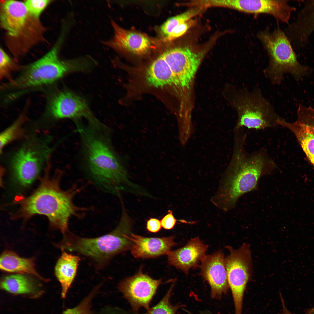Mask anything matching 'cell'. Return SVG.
I'll list each match as a JSON object with an SVG mask.
<instances>
[{"mask_svg": "<svg viewBox=\"0 0 314 314\" xmlns=\"http://www.w3.org/2000/svg\"><path fill=\"white\" fill-rule=\"evenodd\" d=\"M161 283V279H153L140 270L121 281L118 288L134 311H137L142 307L148 311L150 303Z\"/></svg>", "mask_w": 314, "mask_h": 314, "instance_id": "cell-13", "label": "cell"}, {"mask_svg": "<svg viewBox=\"0 0 314 314\" xmlns=\"http://www.w3.org/2000/svg\"><path fill=\"white\" fill-rule=\"evenodd\" d=\"M49 109L57 119H71L77 122L84 118L90 124L101 123L94 115L85 100L70 91H61L55 95L50 101Z\"/></svg>", "mask_w": 314, "mask_h": 314, "instance_id": "cell-12", "label": "cell"}, {"mask_svg": "<svg viewBox=\"0 0 314 314\" xmlns=\"http://www.w3.org/2000/svg\"><path fill=\"white\" fill-rule=\"evenodd\" d=\"M257 37L269 58L264 74L273 84L281 83L285 73L290 74L298 80L311 72V68L298 62L290 40L280 28L272 32L267 29L261 31Z\"/></svg>", "mask_w": 314, "mask_h": 314, "instance_id": "cell-7", "label": "cell"}, {"mask_svg": "<svg viewBox=\"0 0 314 314\" xmlns=\"http://www.w3.org/2000/svg\"><path fill=\"white\" fill-rule=\"evenodd\" d=\"M161 227L160 221L156 218H151L147 221V229L151 232H157L160 230Z\"/></svg>", "mask_w": 314, "mask_h": 314, "instance_id": "cell-32", "label": "cell"}, {"mask_svg": "<svg viewBox=\"0 0 314 314\" xmlns=\"http://www.w3.org/2000/svg\"><path fill=\"white\" fill-rule=\"evenodd\" d=\"M126 237L133 242L131 252L135 258H151L167 254L176 245L174 237L148 238L131 233Z\"/></svg>", "mask_w": 314, "mask_h": 314, "instance_id": "cell-19", "label": "cell"}, {"mask_svg": "<svg viewBox=\"0 0 314 314\" xmlns=\"http://www.w3.org/2000/svg\"><path fill=\"white\" fill-rule=\"evenodd\" d=\"M287 0H210L211 6L224 7L240 12L253 14H265L273 17L277 21L289 24L291 15L296 10Z\"/></svg>", "mask_w": 314, "mask_h": 314, "instance_id": "cell-11", "label": "cell"}, {"mask_svg": "<svg viewBox=\"0 0 314 314\" xmlns=\"http://www.w3.org/2000/svg\"><path fill=\"white\" fill-rule=\"evenodd\" d=\"M280 296L282 303V310L281 312L276 314H293L290 312L286 307L284 301L281 294H280Z\"/></svg>", "mask_w": 314, "mask_h": 314, "instance_id": "cell-33", "label": "cell"}, {"mask_svg": "<svg viewBox=\"0 0 314 314\" xmlns=\"http://www.w3.org/2000/svg\"></svg>", "mask_w": 314, "mask_h": 314, "instance_id": "cell-35", "label": "cell"}, {"mask_svg": "<svg viewBox=\"0 0 314 314\" xmlns=\"http://www.w3.org/2000/svg\"><path fill=\"white\" fill-rule=\"evenodd\" d=\"M114 35L111 40L103 41L104 45L120 52L129 53L137 56L148 53L151 48L149 38L139 33L125 29L111 21Z\"/></svg>", "mask_w": 314, "mask_h": 314, "instance_id": "cell-15", "label": "cell"}, {"mask_svg": "<svg viewBox=\"0 0 314 314\" xmlns=\"http://www.w3.org/2000/svg\"><path fill=\"white\" fill-rule=\"evenodd\" d=\"M1 289L15 294H34L38 289L34 281L26 275H10L2 278L1 281Z\"/></svg>", "mask_w": 314, "mask_h": 314, "instance_id": "cell-23", "label": "cell"}, {"mask_svg": "<svg viewBox=\"0 0 314 314\" xmlns=\"http://www.w3.org/2000/svg\"><path fill=\"white\" fill-rule=\"evenodd\" d=\"M0 13L2 27L14 37L21 33L30 16L24 3L12 0L2 1Z\"/></svg>", "mask_w": 314, "mask_h": 314, "instance_id": "cell-20", "label": "cell"}, {"mask_svg": "<svg viewBox=\"0 0 314 314\" xmlns=\"http://www.w3.org/2000/svg\"><path fill=\"white\" fill-rule=\"evenodd\" d=\"M49 167L48 165L39 186L31 195L16 200L15 203L19 207L14 217L26 220L36 214L44 215L63 236L69 231L70 218L74 216L81 219L84 212L90 209L78 206L74 202V196L82 187L74 184L66 190H62L60 184L62 172H58L51 178Z\"/></svg>", "mask_w": 314, "mask_h": 314, "instance_id": "cell-3", "label": "cell"}, {"mask_svg": "<svg viewBox=\"0 0 314 314\" xmlns=\"http://www.w3.org/2000/svg\"><path fill=\"white\" fill-rule=\"evenodd\" d=\"M55 267L56 276L61 286V296L65 297L76 276L80 258L62 249Z\"/></svg>", "mask_w": 314, "mask_h": 314, "instance_id": "cell-21", "label": "cell"}, {"mask_svg": "<svg viewBox=\"0 0 314 314\" xmlns=\"http://www.w3.org/2000/svg\"><path fill=\"white\" fill-rule=\"evenodd\" d=\"M25 117L21 115L10 126L1 133L0 135V153L4 147L10 142L17 139L23 133L22 124Z\"/></svg>", "mask_w": 314, "mask_h": 314, "instance_id": "cell-25", "label": "cell"}, {"mask_svg": "<svg viewBox=\"0 0 314 314\" xmlns=\"http://www.w3.org/2000/svg\"><path fill=\"white\" fill-rule=\"evenodd\" d=\"M193 21L190 20L174 28L165 38L168 41H172L184 34L192 25Z\"/></svg>", "mask_w": 314, "mask_h": 314, "instance_id": "cell-30", "label": "cell"}, {"mask_svg": "<svg viewBox=\"0 0 314 314\" xmlns=\"http://www.w3.org/2000/svg\"><path fill=\"white\" fill-rule=\"evenodd\" d=\"M77 125L81 138V162L90 182L102 191L119 197L122 191L134 192L139 186L128 179L112 146L108 129L104 125Z\"/></svg>", "mask_w": 314, "mask_h": 314, "instance_id": "cell-1", "label": "cell"}, {"mask_svg": "<svg viewBox=\"0 0 314 314\" xmlns=\"http://www.w3.org/2000/svg\"><path fill=\"white\" fill-rule=\"evenodd\" d=\"M51 1L48 0H27L25 1L24 3L30 16L37 19Z\"/></svg>", "mask_w": 314, "mask_h": 314, "instance_id": "cell-28", "label": "cell"}, {"mask_svg": "<svg viewBox=\"0 0 314 314\" xmlns=\"http://www.w3.org/2000/svg\"><path fill=\"white\" fill-rule=\"evenodd\" d=\"M203 56L202 53L196 52L187 47L168 50L148 68L147 82L153 87L174 86L188 89Z\"/></svg>", "mask_w": 314, "mask_h": 314, "instance_id": "cell-4", "label": "cell"}, {"mask_svg": "<svg viewBox=\"0 0 314 314\" xmlns=\"http://www.w3.org/2000/svg\"><path fill=\"white\" fill-rule=\"evenodd\" d=\"M304 314H314V306L312 308L308 309Z\"/></svg>", "mask_w": 314, "mask_h": 314, "instance_id": "cell-34", "label": "cell"}, {"mask_svg": "<svg viewBox=\"0 0 314 314\" xmlns=\"http://www.w3.org/2000/svg\"><path fill=\"white\" fill-rule=\"evenodd\" d=\"M314 31V0L307 1L297 13L295 21L286 28L285 33L292 47L300 49L306 45Z\"/></svg>", "mask_w": 314, "mask_h": 314, "instance_id": "cell-17", "label": "cell"}, {"mask_svg": "<svg viewBox=\"0 0 314 314\" xmlns=\"http://www.w3.org/2000/svg\"><path fill=\"white\" fill-rule=\"evenodd\" d=\"M238 120L235 131L242 127L257 130L274 127L279 118L270 103L258 89L240 88L234 99Z\"/></svg>", "mask_w": 314, "mask_h": 314, "instance_id": "cell-8", "label": "cell"}, {"mask_svg": "<svg viewBox=\"0 0 314 314\" xmlns=\"http://www.w3.org/2000/svg\"><path fill=\"white\" fill-rule=\"evenodd\" d=\"M174 286V284H172L162 299L158 304L150 308L147 314H175L178 307L173 306L170 302Z\"/></svg>", "mask_w": 314, "mask_h": 314, "instance_id": "cell-26", "label": "cell"}, {"mask_svg": "<svg viewBox=\"0 0 314 314\" xmlns=\"http://www.w3.org/2000/svg\"><path fill=\"white\" fill-rule=\"evenodd\" d=\"M201 263L200 274L209 283L212 297H218L229 286L224 254L219 251L206 256Z\"/></svg>", "mask_w": 314, "mask_h": 314, "instance_id": "cell-16", "label": "cell"}, {"mask_svg": "<svg viewBox=\"0 0 314 314\" xmlns=\"http://www.w3.org/2000/svg\"><path fill=\"white\" fill-rule=\"evenodd\" d=\"M92 296L89 295L77 306L67 309L62 314H91L90 304Z\"/></svg>", "mask_w": 314, "mask_h": 314, "instance_id": "cell-29", "label": "cell"}, {"mask_svg": "<svg viewBox=\"0 0 314 314\" xmlns=\"http://www.w3.org/2000/svg\"><path fill=\"white\" fill-rule=\"evenodd\" d=\"M177 220L174 217L173 212L169 210L168 213L160 220L161 226L167 230H170L174 226Z\"/></svg>", "mask_w": 314, "mask_h": 314, "instance_id": "cell-31", "label": "cell"}, {"mask_svg": "<svg viewBox=\"0 0 314 314\" xmlns=\"http://www.w3.org/2000/svg\"><path fill=\"white\" fill-rule=\"evenodd\" d=\"M122 210L119 224L111 232L99 237L88 238L69 231L63 237L60 244L61 249L89 257L99 266L107 264L118 254L131 249L133 242L126 236L130 233L132 221L124 208Z\"/></svg>", "mask_w": 314, "mask_h": 314, "instance_id": "cell-5", "label": "cell"}, {"mask_svg": "<svg viewBox=\"0 0 314 314\" xmlns=\"http://www.w3.org/2000/svg\"><path fill=\"white\" fill-rule=\"evenodd\" d=\"M0 267L1 270L4 271L26 273L42 280H45L36 271L33 258L21 257L10 251H6L1 255Z\"/></svg>", "mask_w": 314, "mask_h": 314, "instance_id": "cell-22", "label": "cell"}, {"mask_svg": "<svg viewBox=\"0 0 314 314\" xmlns=\"http://www.w3.org/2000/svg\"><path fill=\"white\" fill-rule=\"evenodd\" d=\"M208 247L199 238H192L184 247L169 252L167 254L168 262L187 274L190 269L197 267L203 260Z\"/></svg>", "mask_w": 314, "mask_h": 314, "instance_id": "cell-18", "label": "cell"}, {"mask_svg": "<svg viewBox=\"0 0 314 314\" xmlns=\"http://www.w3.org/2000/svg\"><path fill=\"white\" fill-rule=\"evenodd\" d=\"M226 248L229 252L225 258L228 283L232 294L235 314H242L244 292L252 275L251 251L246 243L237 249L230 246Z\"/></svg>", "mask_w": 314, "mask_h": 314, "instance_id": "cell-9", "label": "cell"}, {"mask_svg": "<svg viewBox=\"0 0 314 314\" xmlns=\"http://www.w3.org/2000/svg\"><path fill=\"white\" fill-rule=\"evenodd\" d=\"M58 47L56 45L41 58L26 66L9 86L21 89L37 87L53 83L71 72L91 69V62L87 56L60 60L58 56Z\"/></svg>", "mask_w": 314, "mask_h": 314, "instance_id": "cell-6", "label": "cell"}, {"mask_svg": "<svg viewBox=\"0 0 314 314\" xmlns=\"http://www.w3.org/2000/svg\"><path fill=\"white\" fill-rule=\"evenodd\" d=\"M15 65L9 56L0 49V77L1 79H10L12 72L15 69Z\"/></svg>", "mask_w": 314, "mask_h": 314, "instance_id": "cell-27", "label": "cell"}, {"mask_svg": "<svg viewBox=\"0 0 314 314\" xmlns=\"http://www.w3.org/2000/svg\"><path fill=\"white\" fill-rule=\"evenodd\" d=\"M236 133L232 157L223 174L211 203L224 211L234 208L239 198L257 188L259 179L277 167L265 151L249 154L244 149V135Z\"/></svg>", "mask_w": 314, "mask_h": 314, "instance_id": "cell-2", "label": "cell"}, {"mask_svg": "<svg viewBox=\"0 0 314 314\" xmlns=\"http://www.w3.org/2000/svg\"><path fill=\"white\" fill-rule=\"evenodd\" d=\"M297 114V119L294 122L289 123L279 118L277 123L295 134L314 168V109L299 104Z\"/></svg>", "mask_w": 314, "mask_h": 314, "instance_id": "cell-14", "label": "cell"}, {"mask_svg": "<svg viewBox=\"0 0 314 314\" xmlns=\"http://www.w3.org/2000/svg\"><path fill=\"white\" fill-rule=\"evenodd\" d=\"M203 8L197 7L191 8L167 20L161 26V32L165 38L175 28L190 20L199 13Z\"/></svg>", "mask_w": 314, "mask_h": 314, "instance_id": "cell-24", "label": "cell"}, {"mask_svg": "<svg viewBox=\"0 0 314 314\" xmlns=\"http://www.w3.org/2000/svg\"><path fill=\"white\" fill-rule=\"evenodd\" d=\"M33 142L23 145L12 159L11 168L13 177L21 186L31 184L38 175L48 151Z\"/></svg>", "mask_w": 314, "mask_h": 314, "instance_id": "cell-10", "label": "cell"}]
</instances>
